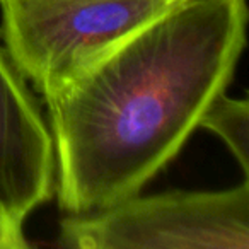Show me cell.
Returning <instances> with one entry per match:
<instances>
[{"label":"cell","instance_id":"5b68a950","mask_svg":"<svg viewBox=\"0 0 249 249\" xmlns=\"http://www.w3.org/2000/svg\"><path fill=\"white\" fill-rule=\"evenodd\" d=\"M200 128L208 130L224 142L242 171V178L249 179V101L222 94L203 114Z\"/></svg>","mask_w":249,"mask_h":249},{"label":"cell","instance_id":"277c9868","mask_svg":"<svg viewBox=\"0 0 249 249\" xmlns=\"http://www.w3.org/2000/svg\"><path fill=\"white\" fill-rule=\"evenodd\" d=\"M55 195V150L38 94L0 43V207L24 224Z\"/></svg>","mask_w":249,"mask_h":249},{"label":"cell","instance_id":"3957f363","mask_svg":"<svg viewBox=\"0 0 249 249\" xmlns=\"http://www.w3.org/2000/svg\"><path fill=\"white\" fill-rule=\"evenodd\" d=\"M67 249H249V179L225 190L137 193L92 213H65Z\"/></svg>","mask_w":249,"mask_h":249},{"label":"cell","instance_id":"7a4b0ae2","mask_svg":"<svg viewBox=\"0 0 249 249\" xmlns=\"http://www.w3.org/2000/svg\"><path fill=\"white\" fill-rule=\"evenodd\" d=\"M179 0H0V43L41 99Z\"/></svg>","mask_w":249,"mask_h":249},{"label":"cell","instance_id":"8992f818","mask_svg":"<svg viewBox=\"0 0 249 249\" xmlns=\"http://www.w3.org/2000/svg\"><path fill=\"white\" fill-rule=\"evenodd\" d=\"M28 246L24 224L0 207V249H22Z\"/></svg>","mask_w":249,"mask_h":249},{"label":"cell","instance_id":"6da1fadb","mask_svg":"<svg viewBox=\"0 0 249 249\" xmlns=\"http://www.w3.org/2000/svg\"><path fill=\"white\" fill-rule=\"evenodd\" d=\"M246 0H179L46 97L63 213L142 193L227 92L246 48Z\"/></svg>","mask_w":249,"mask_h":249}]
</instances>
